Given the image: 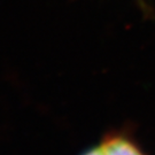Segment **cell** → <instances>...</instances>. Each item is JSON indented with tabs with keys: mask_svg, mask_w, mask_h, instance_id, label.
I'll return each mask as SVG.
<instances>
[{
	"mask_svg": "<svg viewBox=\"0 0 155 155\" xmlns=\"http://www.w3.org/2000/svg\"><path fill=\"white\" fill-rule=\"evenodd\" d=\"M105 155H146L134 139L123 131L111 130L99 141Z\"/></svg>",
	"mask_w": 155,
	"mask_h": 155,
	"instance_id": "6da1fadb",
	"label": "cell"
},
{
	"mask_svg": "<svg viewBox=\"0 0 155 155\" xmlns=\"http://www.w3.org/2000/svg\"><path fill=\"white\" fill-rule=\"evenodd\" d=\"M81 155H105V154H104V150L101 148L100 144L98 143V144L91 146L90 148H87V150H85V152H83Z\"/></svg>",
	"mask_w": 155,
	"mask_h": 155,
	"instance_id": "7a4b0ae2",
	"label": "cell"
}]
</instances>
